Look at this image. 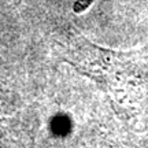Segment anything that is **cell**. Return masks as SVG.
<instances>
[{
	"instance_id": "cell-1",
	"label": "cell",
	"mask_w": 148,
	"mask_h": 148,
	"mask_svg": "<svg viewBox=\"0 0 148 148\" xmlns=\"http://www.w3.org/2000/svg\"><path fill=\"white\" fill-rule=\"evenodd\" d=\"M96 0H74L73 3V12L74 14H82L95 3Z\"/></svg>"
}]
</instances>
